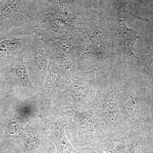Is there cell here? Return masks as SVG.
Segmentation results:
<instances>
[{
	"label": "cell",
	"mask_w": 153,
	"mask_h": 153,
	"mask_svg": "<svg viewBox=\"0 0 153 153\" xmlns=\"http://www.w3.org/2000/svg\"><path fill=\"white\" fill-rule=\"evenodd\" d=\"M15 30H0V64H5L16 58L21 47Z\"/></svg>",
	"instance_id": "7a4b0ae2"
},
{
	"label": "cell",
	"mask_w": 153,
	"mask_h": 153,
	"mask_svg": "<svg viewBox=\"0 0 153 153\" xmlns=\"http://www.w3.org/2000/svg\"><path fill=\"white\" fill-rule=\"evenodd\" d=\"M34 62L41 76H44L48 69V57L42 47L37 46L34 50Z\"/></svg>",
	"instance_id": "277c9868"
},
{
	"label": "cell",
	"mask_w": 153,
	"mask_h": 153,
	"mask_svg": "<svg viewBox=\"0 0 153 153\" xmlns=\"http://www.w3.org/2000/svg\"><path fill=\"white\" fill-rule=\"evenodd\" d=\"M25 1H0V30H15L22 21Z\"/></svg>",
	"instance_id": "6da1fadb"
},
{
	"label": "cell",
	"mask_w": 153,
	"mask_h": 153,
	"mask_svg": "<svg viewBox=\"0 0 153 153\" xmlns=\"http://www.w3.org/2000/svg\"><path fill=\"white\" fill-rule=\"evenodd\" d=\"M24 57L25 56L22 54L18 55L5 66L8 73L14 72L20 79L24 88H28L32 87V85L28 76Z\"/></svg>",
	"instance_id": "3957f363"
}]
</instances>
